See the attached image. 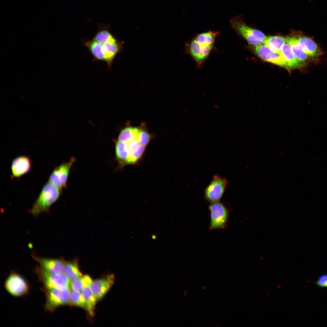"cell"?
<instances>
[{"label":"cell","mask_w":327,"mask_h":327,"mask_svg":"<svg viewBox=\"0 0 327 327\" xmlns=\"http://www.w3.org/2000/svg\"><path fill=\"white\" fill-rule=\"evenodd\" d=\"M210 212V230L224 229L227 226L229 211L225 203L220 201L211 203L209 206Z\"/></svg>","instance_id":"3"},{"label":"cell","mask_w":327,"mask_h":327,"mask_svg":"<svg viewBox=\"0 0 327 327\" xmlns=\"http://www.w3.org/2000/svg\"><path fill=\"white\" fill-rule=\"evenodd\" d=\"M5 287L12 295L16 296H22L26 294L28 287L26 282L18 274H11L6 279Z\"/></svg>","instance_id":"9"},{"label":"cell","mask_w":327,"mask_h":327,"mask_svg":"<svg viewBox=\"0 0 327 327\" xmlns=\"http://www.w3.org/2000/svg\"><path fill=\"white\" fill-rule=\"evenodd\" d=\"M285 42V38L283 37L274 36L266 37L263 43L274 52L280 53Z\"/></svg>","instance_id":"21"},{"label":"cell","mask_w":327,"mask_h":327,"mask_svg":"<svg viewBox=\"0 0 327 327\" xmlns=\"http://www.w3.org/2000/svg\"><path fill=\"white\" fill-rule=\"evenodd\" d=\"M220 34V31L210 30L198 34L193 38L200 43L207 45H213L216 37Z\"/></svg>","instance_id":"23"},{"label":"cell","mask_w":327,"mask_h":327,"mask_svg":"<svg viewBox=\"0 0 327 327\" xmlns=\"http://www.w3.org/2000/svg\"><path fill=\"white\" fill-rule=\"evenodd\" d=\"M64 273L71 280H73L82 276L76 260L65 262L63 269Z\"/></svg>","instance_id":"22"},{"label":"cell","mask_w":327,"mask_h":327,"mask_svg":"<svg viewBox=\"0 0 327 327\" xmlns=\"http://www.w3.org/2000/svg\"><path fill=\"white\" fill-rule=\"evenodd\" d=\"M231 25L234 31L250 44L256 46L263 43L266 37L262 32L248 25L242 15L230 20Z\"/></svg>","instance_id":"2"},{"label":"cell","mask_w":327,"mask_h":327,"mask_svg":"<svg viewBox=\"0 0 327 327\" xmlns=\"http://www.w3.org/2000/svg\"><path fill=\"white\" fill-rule=\"evenodd\" d=\"M74 160L72 158L68 162L55 167L48 178V182L59 188L65 187L71 168Z\"/></svg>","instance_id":"8"},{"label":"cell","mask_w":327,"mask_h":327,"mask_svg":"<svg viewBox=\"0 0 327 327\" xmlns=\"http://www.w3.org/2000/svg\"><path fill=\"white\" fill-rule=\"evenodd\" d=\"M140 131V130L137 128L127 127L121 132L119 135L118 140L127 144L137 139Z\"/></svg>","instance_id":"20"},{"label":"cell","mask_w":327,"mask_h":327,"mask_svg":"<svg viewBox=\"0 0 327 327\" xmlns=\"http://www.w3.org/2000/svg\"><path fill=\"white\" fill-rule=\"evenodd\" d=\"M280 53L289 68H300L305 65L296 58L290 45L286 41Z\"/></svg>","instance_id":"16"},{"label":"cell","mask_w":327,"mask_h":327,"mask_svg":"<svg viewBox=\"0 0 327 327\" xmlns=\"http://www.w3.org/2000/svg\"><path fill=\"white\" fill-rule=\"evenodd\" d=\"M213 46L200 43L193 38L186 43L185 51L193 59L197 66L201 67L209 55Z\"/></svg>","instance_id":"4"},{"label":"cell","mask_w":327,"mask_h":327,"mask_svg":"<svg viewBox=\"0 0 327 327\" xmlns=\"http://www.w3.org/2000/svg\"><path fill=\"white\" fill-rule=\"evenodd\" d=\"M227 184L228 181L225 178L215 175L204 190L205 198L211 203L220 201Z\"/></svg>","instance_id":"6"},{"label":"cell","mask_w":327,"mask_h":327,"mask_svg":"<svg viewBox=\"0 0 327 327\" xmlns=\"http://www.w3.org/2000/svg\"><path fill=\"white\" fill-rule=\"evenodd\" d=\"M254 46L255 53L263 60L289 69L280 53L274 52L264 44Z\"/></svg>","instance_id":"10"},{"label":"cell","mask_w":327,"mask_h":327,"mask_svg":"<svg viewBox=\"0 0 327 327\" xmlns=\"http://www.w3.org/2000/svg\"><path fill=\"white\" fill-rule=\"evenodd\" d=\"M92 281L90 277L88 275L82 276L80 278L71 282V286L73 290L80 292L86 286H90Z\"/></svg>","instance_id":"25"},{"label":"cell","mask_w":327,"mask_h":327,"mask_svg":"<svg viewBox=\"0 0 327 327\" xmlns=\"http://www.w3.org/2000/svg\"><path fill=\"white\" fill-rule=\"evenodd\" d=\"M114 280V275L111 274L92 282L90 286L97 300L104 296L113 285Z\"/></svg>","instance_id":"11"},{"label":"cell","mask_w":327,"mask_h":327,"mask_svg":"<svg viewBox=\"0 0 327 327\" xmlns=\"http://www.w3.org/2000/svg\"><path fill=\"white\" fill-rule=\"evenodd\" d=\"M86 45L96 58L104 61L103 43L93 40L87 42Z\"/></svg>","instance_id":"24"},{"label":"cell","mask_w":327,"mask_h":327,"mask_svg":"<svg viewBox=\"0 0 327 327\" xmlns=\"http://www.w3.org/2000/svg\"><path fill=\"white\" fill-rule=\"evenodd\" d=\"M297 41L298 45L308 56L317 57L322 54V51L317 44L308 37H300L297 38Z\"/></svg>","instance_id":"14"},{"label":"cell","mask_w":327,"mask_h":327,"mask_svg":"<svg viewBox=\"0 0 327 327\" xmlns=\"http://www.w3.org/2000/svg\"><path fill=\"white\" fill-rule=\"evenodd\" d=\"M81 293L87 306V310L91 316L94 315V306L97 299L93 294L89 286L84 287L81 291Z\"/></svg>","instance_id":"19"},{"label":"cell","mask_w":327,"mask_h":327,"mask_svg":"<svg viewBox=\"0 0 327 327\" xmlns=\"http://www.w3.org/2000/svg\"><path fill=\"white\" fill-rule=\"evenodd\" d=\"M285 41L290 45L292 51L296 58L301 63L305 65L308 56L298 45L297 38L295 37H287Z\"/></svg>","instance_id":"18"},{"label":"cell","mask_w":327,"mask_h":327,"mask_svg":"<svg viewBox=\"0 0 327 327\" xmlns=\"http://www.w3.org/2000/svg\"><path fill=\"white\" fill-rule=\"evenodd\" d=\"M145 146L140 144L135 150L130 152V164H135L140 160L145 150Z\"/></svg>","instance_id":"27"},{"label":"cell","mask_w":327,"mask_h":327,"mask_svg":"<svg viewBox=\"0 0 327 327\" xmlns=\"http://www.w3.org/2000/svg\"><path fill=\"white\" fill-rule=\"evenodd\" d=\"M48 290L45 305L47 310L53 311L60 306L70 303V287L54 288Z\"/></svg>","instance_id":"7"},{"label":"cell","mask_w":327,"mask_h":327,"mask_svg":"<svg viewBox=\"0 0 327 327\" xmlns=\"http://www.w3.org/2000/svg\"><path fill=\"white\" fill-rule=\"evenodd\" d=\"M62 189L56 187L48 182L45 184L38 197L34 202L30 213L34 216L48 212L51 206L60 197Z\"/></svg>","instance_id":"1"},{"label":"cell","mask_w":327,"mask_h":327,"mask_svg":"<svg viewBox=\"0 0 327 327\" xmlns=\"http://www.w3.org/2000/svg\"><path fill=\"white\" fill-rule=\"evenodd\" d=\"M104 61L110 64L115 56L121 48V45L113 37L103 43Z\"/></svg>","instance_id":"15"},{"label":"cell","mask_w":327,"mask_h":327,"mask_svg":"<svg viewBox=\"0 0 327 327\" xmlns=\"http://www.w3.org/2000/svg\"><path fill=\"white\" fill-rule=\"evenodd\" d=\"M312 282L321 288H327V274L321 275L315 282Z\"/></svg>","instance_id":"30"},{"label":"cell","mask_w":327,"mask_h":327,"mask_svg":"<svg viewBox=\"0 0 327 327\" xmlns=\"http://www.w3.org/2000/svg\"><path fill=\"white\" fill-rule=\"evenodd\" d=\"M31 168L29 158L25 156H21L13 160L11 169L13 177H18L29 171Z\"/></svg>","instance_id":"13"},{"label":"cell","mask_w":327,"mask_h":327,"mask_svg":"<svg viewBox=\"0 0 327 327\" xmlns=\"http://www.w3.org/2000/svg\"><path fill=\"white\" fill-rule=\"evenodd\" d=\"M115 154L120 167L126 165L130 164L129 160L130 151L127 144L118 140L115 144Z\"/></svg>","instance_id":"17"},{"label":"cell","mask_w":327,"mask_h":327,"mask_svg":"<svg viewBox=\"0 0 327 327\" xmlns=\"http://www.w3.org/2000/svg\"><path fill=\"white\" fill-rule=\"evenodd\" d=\"M33 257L43 269L50 273L57 274L63 271L65 262L62 259L41 258L34 254Z\"/></svg>","instance_id":"12"},{"label":"cell","mask_w":327,"mask_h":327,"mask_svg":"<svg viewBox=\"0 0 327 327\" xmlns=\"http://www.w3.org/2000/svg\"><path fill=\"white\" fill-rule=\"evenodd\" d=\"M112 36L107 31L102 30L97 33L93 40L103 43L108 41Z\"/></svg>","instance_id":"28"},{"label":"cell","mask_w":327,"mask_h":327,"mask_svg":"<svg viewBox=\"0 0 327 327\" xmlns=\"http://www.w3.org/2000/svg\"><path fill=\"white\" fill-rule=\"evenodd\" d=\"M37 269L40 279L48 290L54 288L70 287L71 286L70 279L64 273L52 274L43 268H39Z\"/></svg>","instance_id":"5"},{"label":"cell","mask_w":327,"mask_h":327,"mask_svg":"<svg viewBox=\"0 0 327 327\" xmlns=\"http://www.w3.org/2000/svg\"><path fill=\"white\" fill-rule=\"evenodd\" d=\"M70 302L72 305L87 309V306L85 301L81 293L79 291L73 289L70 291Z\"/></svg>","instance_id":"26"},{"label":"cell","mask_w":327,"mask_h":327,"mask_svg":"<svg viewBox=\"0 0 327 327\" xmlns=\"http://www.w3.org/2000/svg\"><path fill=\"white\" fill-rule=\"evenodd\" d=\"M150 136L147 131L140 130L137 140L141 144L146 147L150 142Z\"/></svg>","instance_id":"29"}]
</instances>
